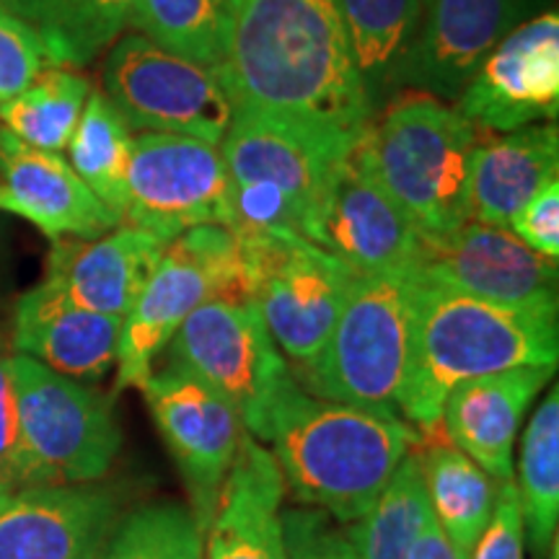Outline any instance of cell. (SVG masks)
I'll use <instances>...</instances> for the list:
<instances>
[{"label": "cell", "mask_w": 559, "mask_h": 559, "mask_svg": "<svg viewBox=\"0 0 559 559\" xmlns=\"http://www.w3.org/2000/svg\"><path fill=\"white\" fill-rule=\"evenodd\" d=\"M218 79L234 109L342 138L373 122L337 0H241Z\"/></svg>", "instance_id": "obj_1"}, {"label": "cell", "mask_w": 559, "mask_h": 559, "mask_svg": "<svg viewBox=\"0 0 559 559\" xmlns=\"http://www.w3.org/2000/svg\"><path fill=\"white\" fill-rule=\"evenodd\" d=\"M557 311L515 309L415 280L412 355L400 415L419 432L440 428L459 383L515 368H557Z\"/></svg>", "instance_id": "obj_2"}, {"label": "cell", "mask_w": 559, "mask_h": 559, "mask_svg": "<svg viewBox=\"0 0 559 559\" xmlns=\"http://www.w3.org/2000/svg\"><path fill=\"white\" fill-rule=\"evenodd\" d=\"M417 440L402 417L321 400L296 381L280 396L264 443L300 506L349 526L373 508Z\"/></svg>", "instance_id": "obj_3"}, {"label": "cell", "mask_w": 559, "mask_h": 559, "mask_svg": "<svg viewBox=\"0 0 559 559\" xmlns=\"http://www.w3.org/2000/svg\"><path fill=\"white\" fill-rule=\"evenodd\" d=\"M366 160L419 234H449L472 221L477 128L456 107L402 91L360 140Z\"/></svg>", "instance_id": "obj_4"}, {"label": "cell", "mask_w": 559, "mask_h": 559, "mask_svg": "<svg viewBox=\"0 0 559 559\" xmlns=\"http://www.w3.org/2000/svg\"><path fill=\"white\" fill-rule=\"evenodd\" d=\"M412 317L415 277L358 275L317 362L296 376L300 389L321 400L400 417Z\"/></svg>", "instance_id": "obj_5"}, {"label": "cell", "mask_w": 559, "mask_h": 559, "mask_svg": "<svg viewBox=\"0 0 559 559\" xmlns=\"http://www.w3.org/2000/svg\"><path fill=\"white\" fill-rule=\"evenodd\" d=\"M21 466L26 487L94 485L122 449L109 396L13 353Z\"/></svg>", "instance_id": "obj_6"}, {"label": "cell", "mask_w": 559, "mask_h": 559, "mask_svg": "<svg viewBox=\"0 0 559 559\" xmlns=\"http://www.w3.org/2000/svg\"><path fill=\"white\" fill-rule=\"evenodd\" d=\"M215 298L247 300L241 243L226 226L185 230L166 243L148 283L124 313L115 391L143 389L179 326Z\"/></svg>", "instance_id": "obj_7"}, {"label": "cell", "mask_w": 559, "mask_h": 559, "mask_svg": "<svg viewBox=\"0 0 559 559\" xmlns=\"http://www.w3.org/2000/svg\"><path fill=\"white\" fill-rule=\"evenodd\" d=\"M236 239L241 243L247 300L257 306L296 373L311 368L358 272L293 230L236 234Z\"/></svg>", "instance_id": "obj_8"}, {"label": "cell", "mask_w": 559, "mask_h": 559, "mask_svg": "<svg viewBox=\"0 0 559 559\" xmlns=\"http://www.w3.org/2000/svg\"><path fill=\"white\" fill-rule=\"evenodd\" d=\"M164 353L169 366L198 376L234 404L251 438L267 440L272 412L296 383V373L251 300H207Z\"/></svg>", "instance_id": "obj_9"}, {"label": "cell", "mask_w": 559, "mask_h": 559, "mask_svg": "<svg viewBox=\"0 0 559 559\" xmlns=\"http://www.w3.org/2000/svg\"><path fill=\"white\" fill-rule=\"evenodd\" d=\"M99 91L132 132H174L221 145L234 117L218 70L160 50L135 32L107 50Z\"/></svg>", "instance_id": "obj_10"}, {"label": "cell", "mask_w": 559, "mask_h": 559, "mask_svg": "<svg viewBox=\"0 0 559 559\" xmlns=\"http://www.w3.org/2000/svg\"><path fill=\"white\" fill-rule=\"evenodd\" d=\"M228 185L218 145L174 132H138L122 226L143 228L164 241L198 226H226Z\"/></svg>", "instance_id": "obj_11"}, {"label": "cell", "mask_w": 559, "mask_h": 559, "mask_svg": "<svg viewBox=\"0 0 559 559\" xmlns=\"http://www.w3.org/2000/svg\"><path fill=\"white\" fill-rule=\"evenodd\" d=\"M557 260L536 254L510 228L469 221L449 234H419V283L515 309L557 311Z\"/></svg>", "instance_id": "obj_12"}, {"label": "cell", "mask_w": 559, "mask_h": 559, "mask_svg": "<svg viewBox=\"0 0 559 559\" xmlns=\"http://www.w3.org/2000/svg\"><path fill=\"white\" fill-rule=\"evenodd\" d=\"M358 143L360 138L332 135L264 111L234 109L221 156L230 181H262L283 192L311 241L334 171Z\"/></svg>", "instance_id": "obj_13"}, {"label": "cell", "mask_w": 559, "mask_h": 559, "mask_svg": "<svg viewBox=\"0 0 559 559\" xmlns=\"http://www.w3.org/2000/svg\"><path fill=\"white\" fill-rule=\"evenodd\" d=\"M151 417L192 495L202 526L213 515L241 440L249 436L234 404L177 366L153 370L143 386Z\"/></svg>", "instance_id": "obj_14"}, {"label": "cell", "mask_w": 559, "mask_h": 559, "mask_svg": "<svg viewBox=\"0 0 559 559\" xmlns=\"http://www.w3.org/2000/svg\"><path fill=\"white\" fill-rule=\"evenodd\" d=\"M474 128L515 132L559 115V16L523 21L479 62L456 96Z\"/></svg>", "instance_id": "obj_15"}, {"label": "cell", "mask_w": 559, "mask_h": 559, "mask_svg": "<svg viewBox=\"0 0 559 559\" xmlns=\"http://www.w3.org/2000/svg\"><path fill=\"white\" fill-rule=\"evenodd\" d=\"M311 241L358 275L415 277L419 230L373 177L360 143L334 171Z\"/></svg>", "instance_id": "obj_16"}, {"label": "cell", "mask_w": 559, "mask_h": 559, "mask_svg": "<svg viewBox=\"0 0 559 559\" xmlns=\"http://www.w3.org/2000/svg\"><path fill=\"white\" fill-rule=\"evenodd\" d=\"M531 9L534 0H425L391 86L456 102L479 62Z\"/></svg>", "instance_id": "obj_17"}, {"label": "cell", "mask_w": 559, "mask_h": 559, "mask_svg": "<svg viewBox=\"0 0 559 559\" xmlns=\"http://www.w3.org/2000/svg\"><path fill=\"white\" fill-rule=\"evenodd\" d=\"M122 502L99 481L11 492L0 502V559H99Z\"/></svg>", "instance_id": "obj_18"}, {"label": "cell", "mask_w": 559, "mask_h": 559, "mask_svg": "<svg viewBox=\"0 0 559 559\" xmlns=\"http://www.w3.org/2000/svg\"><path fill=\"white\" fill-rule=\"evenodd\" d=\"M0 187L9 194V213L29 221L50 241L99 239L122 226L68 158L32 148L5 130H0Z\"/></svg>", "instance_id": "obj_19"}, {"label": "cell", "mask_w": 559, "mask_h": 559, "mask_svg": "<svg viewBox=\"0 0 559 559\" xmlns=\"http://www.w3.org/2000/svg\"><path fill=\"white\" fill-rule=\"evenodd\" d=\"M166 243L132 226H120L99 239H58L47 254L45 283L83 309L124 319Z\"/></svg>", "instance_id": "obj_20"}, {"label": "cell", "mask_w": 559, "mask_h": 559, "mask_svg": "<svg viewBox=\"0 0 559 559\" xmlns=\"http://www.w3.org/2000/svg\"><path fill=\"white\" fill-rule=\"evenodd\" d=\"M122 319L73 304L41 280L19 298L13 349L75 381H99L117 362Z\"/></svg>", "instance_id": "obj_21"}, {"label": "cell", "mask_w": 559, "mask_h": 559, "mask_svg": "<svg viewBox=\"0 0 559 559\" xmlns=\"http://www.w3.org/2000/svg\"><path fill=\"white\" fill-rule=\"evenodd\" d=\"M283 495L275 456L247 436L205 526L202 559H288L280 519Z\"/></svg>", "instance_id": "obj_22"}, {"label": "cell", "mask_w": 559, "mask_h": 559, "mask_svg": "<svg viewBox=\"0 0 559 559\" xmlns=\"http://www.w3.org/2000/svg\"><path fill=\"white\" fill-rule=\"evenodd\" d=\"M551 368H515L459 383L443 404L451 443L498 481L513 479V445L536 394L551 381Z\"/></svg>", "instance_id": "obj_23"}, {"label": "cell", "mask_w": 559, "mask_h": 559, "mask_svg": "<svg viewBox=\"0 0 559 559\" xmlns=\"http://www.w3.org/2000/svg\"><path fill=\"white\" fill-rule=\"evenodd\" d=\"M559 174V130L555 122L477 145L472 158V221L508 228L513 215Z\"/></svg>", "instance_id": "obj_24"}, {"label": "cell", "mask_w": 559, "mask_h": 559, "mask_svg": "<svg viewBox=\"0 0 559 559\" xmlns=\"http://www.w3.org/2000/svg\"><path fill=\"white\" fill-rule=\"evenodd\" d=\"M430 513L461 559H469L498 500V479L461 453L453 443L436 440L419 459Z\"/></svg>", "instance_id": "obj_25"}, {"label": "cell", "mask_w": 559, "mask_h": 559, "mask_svg": "<svg viewBox=\"0 0 559 559\" xmlns=\"http://www.w3.org/2000/svg\"><path fill=\"white\" fill-rule=\"evenodd\" d=\"M135 0H21L52 66L86 68L122 37Z\"/></svg>", "instance_id": "obj_26"}, {"label": "cell", "mask_w": 559, "mask_h": 559, "mask_svg": "<svg viewBox=\"0 0 559 559\" xmlns=\"http://www.w3.org/2000/svg\"><path fill=\"white\" fill-rule=\"evenodd\" d=\"M130 26L160 50L218 70L228 58L234 11L226 0H135Z\"/></svg>", "instance_id": "obj_27"}, {"label": "cell", "mask_w": 559, "mask_h": 559, "mask_svg": "<svg viewBox=\"0 0 559 559\" xmlns=\"http://www.w3.org/2000/svg\"><path fill=\"white\" fill-rule=\"evenodd\" d=\"M91 88L79 68L50 66L19 96L0 104V124L32 148L60 153L68 148Z\"/></svg>", "instance_id": "obj_28"}, {"label": "cell", "mask_w": 559, "mask_h": 559, "mask_svg": "<svg viewBox=\"0 0 559 559\" xmlns=\"http://www.w3.org/2000/svg\"><path fill=\"white\" fill-rule=\"evenodd\" d=\"M355 66L376 107L415 37L423 0H337Z\"/></svg>", "instance_id": "obj_29"}, {"label": "cell", "mask_w": 559, "mask_h": 559, "mask_svg": "<svg viewBox=\"0 0 559 559\" xmlns=\"http://www.w3.org/2000/svg\"><path fill=\"white\" fill-rule=\"evenodd\" d=\"M519 500L531 547L547 555L559 523V394L544 396L521 440Z\"/></svg>", "instance_id": "obj_30"}, {"label": "cell", "mask_w": 559, "mask_h": 559, "mask_svg": "<svg viewBox=\"0 0 559 559\" xmlns=\"http://www.w3.org/2000/svg\"><path fill=\"white\" fill-rule=\"evenodd\" d=\"M135 135L99 88H91L68 143L70 166L83 185L122 218L124 181Z\"/></svg>", "instance_id": "obj_31"}, {"label": "cell", "mask_w": 559, "mask_h": 559, "mask_svg": "<svg viewBox=\"0 0 559 559\" xmlns=\"http://www.w3.org/2000/svg\"><path fill=\"white\" fill-rule=\"evenodd\" d=\"M430 515L423 466L407 453L373 508L347 531L362 559H407Z\"/></svg>", "instance_id": "obj_32"}, {"label": "cell", "mask_w": 559, "mask_h": 559, "mask_svg": "<svg viewBox=\"0 0 559 559\" xmlns=\"http://www.w3.org/2000/svg\"><path fill=\"white\" fill-rule=\"evenodd\" d=\"M205 526L192 508L148 502L122 513L99 559H202Z\"/></svg>", "instance_id": "obj_33"}, {"label": "cell", "mask_w": 559, "mask_h": 559, "mask_svg": "<svg viewBox=\"0 0 559 559\" xmlns=\"http://www.w3.org/2000/svg\"><path fill=\"white\" fill-rule=\"evenodd\" d=\"M283 519V544L288 559H362L345 523L319 508H288Z\"/></svg>", "instance_id": "obj_34"}, {"label": "cell", "mask_w": 559, "mask_h": 559, "mask_svg": "<svg viewBox=\"0 0 559 559\" xmlns=\"http://www.w3.org/2000/svg\"><path fill=\"white\" fill-rule=\"evenodd\" d=\"M50 66L37 32L16 13L0 9V104L19 96Z\"/></svg>", "instance_id": "obj_35"}, {"label": "cell", "mask_w": 559, "mask_h": 559, "mask_svg": "<svg viewBox=\"0 0 559 559\" xmlns=\"http://www.w3.org/2000/svg\"><path fill=\"white\" fill-rule=\"evenodd\" d=\"M523 547H526V528H523L519 487L513 479L500 481L492 515L474 544L469 559H523Z\"/></svg>", "instance_id": "obj_36"}, {"label": "cell", "mask_w": 559, "mask_h": 559, "mask_svg": "<svg viewBox=\"0 0 559 559\" xmlns=\"http://www.w3.org/2000/svg\"><path fill=\"white\" fill-rule=\"evenodd\" d=\"M11 353H5L0 340V487L9 492L24 489V466H21V438H19V404L13 386Z\"/></svg>", "instance_id": "obj_37"}, {"label": "cell", "mask_w": 559, "mask_h": 559, "mask_svg": "<svg viewBox=\"0 0 559 559\" xmlns=\"http://www.w3.org/2000/svg\"><path fill=\"white\" fill-rule=\"evenodd\" d=\"M510 230L534 249L536 254L557 260L559 257V181L544 187L534 200H528L510 221Z\"/></svg>", "instance_id": "obj_38"}, {"label": "cell", "mask_w": 559, "mask_h": 559, "mask_svg": "<svg viewBox=\"0 0 559 559\" xmlns=\"http://www.w3.org/2000/svg\"><path fill=\"white\" fill-rule=\"evenodd\" d=\"M407 559H461L459 551L451 547V542L445 539V534L440 531L436 519L430 515V521L425 523V528L419 531V536L412 544Z\"/></svg>", "instance_id": "obj_39"}, {"label": "cell", "mask_w": 559, "mask_h": 559, "mask_svg": "<svg viewBox=\"0 0 559 559\" xmlns=\"http://www.w3.org/2000/svg\"><path fill=\"white\" fill-rule=\"evenodd\" d=\"M0 9L21 16V0H0Z\"/></svg>", "instance_id": "obj_40"}, {"label": "cell", "mask_w": 559, "mask_h": 559, "mask_svg": "<svg viewBox=\"0 0 559 559\" xmlns=\"http://www.w3.org/2000/svg\"><path fill=\"white\" fill-rule=\"evenodd\" d=\"M0 210H5V213H9V194H5L3 187H0Z\"/></svg>", "instance_id": "obj_41"}, {"label": "cell", "mask_w": 559, "mask_h": 559, "mask_svg": "<svg viewBox=\"0 0 559 559\" xmlns=\"http://www.w3.org/2000/svg\"><path fill=\"white\" fill-rule=\"evenodd\" d=\"M226 5L236 13V9H239V5H241V0H226Z\"/></svg>", "instance_id": "obj_42"}, {"label": "cell", "mask_w": 559, "mask_h": 559, "mask_svg": "<svg viewBox=\"0 0 559 559\" xmlns=\"http://www.w3.org/2000/svg\"><path fill=\"white\" fill-rule=\"evenodd\" d=\"M9 495H11V492H9V489H5V487H0V502H3L5 498H9Z\"/></svg>", "instance_id": "obj_43"}, {"label": "cell", "mask_w": 559, "mask_h": 559, "mask_svg": "<svg viewBox=\"0 0 559 559\" xmlns=\"http://www.w3.org/2000/svg\"><path fill=\"white\" fill-rule=\"evenodd\" d=\"M423 5H425V0H423Z\"/></svg>", "instance_id": "obj_44"}]
</instances>
